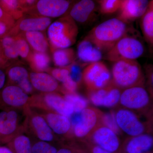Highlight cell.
I'll list each match as a JSON object with an SVG mask.
<instances>
[{
    "instance_id": "32",
    "label": "cell",
    "mask_w": 153,
    "mask_h": 153,
    "mask_svg": "<svg viewBox=\"0 0 153 153\" xmlns=\"http://www.w3.org/2000/svg\"><path fill=\"white\" fill-rule=\"evenodd\" d=\"M101 120L103 126L111 130L117 134L120 133V130L117 125L114 113L110 112L102 114L101 116Z\"/></svg>"
},
{
    "instance_id": "6",
    "label": "cell",
    "mask_w": 153,
    "mask_h": 153,
    "mask_svg": "<svg viewBox=\"0 0 153 153\" xmlns=\"http://www.w3.org/2000/svg\"><path fill=\"white\" fill-rule=\"evenodd\" d=\"M121 94L120 88L111 81L106 87L91 91L89 97L91 102L95 106L111 108L120 101Z\"/></svg>"
},
{
    "instance_id": "13",
    "label": "cell",
    "mask_w": 153,
    "mask_h": 153,
    "mask_svg": "<svg viewBox=\"0 0 153 153\" xmlns=\"http://www.w3.org/2000/svg\"><path fill=\"white\" fill-rule=\"evenodd\" d=\"M81 120L74 127V133L78 137L88 134L96 125L99 118L97 111L93 108H86L81 111Z\"/></svg>"
},
{
    "instance_id": "11",
    "label": "cell",
    "mask_w": 153,
    "mask_h": 153,
    "mask_svg": "<svg viewBox=\"0 0 153 153\" xmlns=\"http://www.w3.org/2000/svg\"><path fill=\"white\" fill-rule=\"evenodd\" d=\"M92 139L98 146L109 152L117 150L119 146L117 134L104 126L100 127L94 131Z\"/></svg>"
},
{
    "instance_id": "39",
    "label": "cell",
    "mask_w": 153,
    "mask_h": 153,
    "mask_svg": "<svg viewBox=\"0 0 153 153\" xmlns=\"http://www.w3.org/2000/svg\"><path fill=\"white\" fill-rule=\"evenodd\" d=\"M19 87L26 94L30 93L33 91V85L29 79L19 83Z\"/></svg>"
},
{
    "instance_id": "44",
    "label": "cell",
    "mask_w": 153,
    "mask_h": 153,
    "mask_svg": "<svg viewBox=\"0 0 153 153\" xmlns=\"http://www.w3.org/2000/svg\"><path fill=\"white\" fill-rule=\"evenodd\" d=\"M0 153H14L9 148L5 147H0Z\"/></svg>"
},
{
    "instance_id": "1",
    "label": "cell",
    "mask_w": 153,
    "mask_h": 153,
    "mask_svg": "<svg viewBox=\"0 0 153 153\" xmlns=\"http://www.w3.org/2000/svg\"><path fill=\"white\" fill-rule=\"evenodd\" d=\"M131 28L117 18L107 20L94 27L86 37L102 52H107L126 35Z\"/></svg>"
},
{
    "instance_id": "14",
    "label": "cell",
    "mask_w": 153,
    "mask_h": 153,
    "mask_svg": "<svg viewBox=\"0 0 153 153\" xmlns=\"http://www.w3.org/2000/svg\"><path fill=\"white\" fill-rule=\"evenodd\" d=\"M95 3L91 0H82L76 3L70 11L69 16L75 22H86L93 15Z\"/></svg>"
},
{
    "instance_id": "43",
    "label": "cell",
    "mask_w": 153,
    "mask_h": 153,
    "mask_svg": "<svg viewBox=\"0 0 153 153\" xmlns=\"http://www.w3.org/2000/svg\"><path fill=\"white\" fill-rule=\"evenodd\" d=\"M93 152V153H110L109 152L100 147L98 146L94 148Z\"/></svg>"
},
{
    "instance_id": "35",
    "label": "cell",
    "mask_w": 153,
    "mask_h": 153,
    "mask_svg": "<svg viewBox=\"0 0 153 153\" xmlns=\"http://www.w3.org/2000/svg\"><path fill=\"white\" fill-rule=\"evenodd\" d=\"M69 71V76L72 80L77 84L81 82L82 78V71L81 66L75 62H73L69 66H66Z\"/></svg>"
},
{
    "instance_id": "47",
    "label": "cell",
    "mask_w": 153,
    "mask_h": 153,
    "mask_svg": "<svg viewBox=\"0 0 153 153\" xmlns=\"http://www.w3.org/2000/svg\"><path fill=\"white\" fill-rule=\"evenodd\" d=\"M0 60H1V58H0Z\"/></svg>"
},
{
    "instance_id": "21",
    "label": "cell",
    "mask_w": 153,
    "mask_h": 153,
    "mask_svg": "<svg viewBox=\"0 0 153 153\" xmlns=\"http://www.w3.org/2000/svg\"><path fill=\"white\" fill-rule=\"evenodd\" d=\"M47 120L51 129L59 134L66 133L71 127L69 118L59 114H49L47 115Z\"/></svg>"
},
{
    "instance_id": "40",
    "label": "cell",
    "mask_w": 153,
    "mask_h": 153,
    "mask_svg": "<svg viewBox=\"0 0 153 153\" xmlns=\"http://www.w3.org/2000/svg\"><path fill=\"white\" fill-rule=\"evenodd\" d=\"M71 125L74 126L79 123L81 119V114L80 112H74L69 117Z\"/></svg>"
},
{
    "instance_id": "37",
    "label": "cell",
    "mask_w": 153,
    "mask_h": 153,
    "mask_svg": "<svg viewBox=\"0 0 153 153\" xmlns=\"http://www.w3.org/2000/svg\"><path fill=\"white\" fill-rule=\"evenodd\" d=\"M52 75L55 79L63 82L69 75V71L66 67L54 68Z\"/></svg>"
},
{
    "instance_id": "36",
    "label": "cell",
    "mask_w": 153,
    "mask_h": 153,
    "mask_svg": "<svg viewBox=\"0 0 153 153\" xmlns=\"http://www.w3.org/2000/svg\"><path fill=\"white\" fill-rule=\"evenodd\" d=\"M57 150L47 142L36 143L32 146L33 153H57Z\"/></svg>"
},
{
    "instance_id": "45",
    "label": "cell",
    "mask_w": 153,
    "mask_h": 153,
    "mask_svg": "<svg viewBox=\"0 0 153 153\" xmlns=\"http://www.w3.org/2000/svg\"><path fill=\"white\" fill-rule=\"evenodd\" d=\"M57 153H72V152L68 149H62L57 151Z\"/></svg>"
},
{
    "instance_id": "46",
    "label": "cell",
    "mask_w": 153,
    "mask_h": 153,
    "mask_svg": "<svg viewBox=\"0 0 153 153\" xmlns=\"http://www.w3.org/2000/svg\"><path fill=\"white\" fill-rule=\"evenodd\" d=\"M5 17L4 13V11H3V9L0 6V21H2V22H4V21L2 20L3 18Z\"/></svg>"
},
{
    "instance_id": "41",
    "label": "cell",
    "mask_w": 153,
    "mask_h": 153,
    "mask_svg": "<svg viewBox=\"0 0 153 153\" xmlns=\"http://www.w3.org/2000/svg\"><path fill=\"white\" fill-rule=\"evenodd\" d=\"M8 29L7 24L4 22L0 21V36L4 35Z\"/></svg>"
},
{
    "instance_id": "15",
    "label": "cell",
    "mask_w": 153,
    "mask_h": 153,
    "mask_svg": "<svg viewBox=\"0 0 153 153\" xmlns=\"http://www.w3.org/2000/svg\"><path fill=\"white\" fill-rule=\"evenodd\" d=\"M30 82L37 90L51 92L58 87L57 81L52 75L43 72H32L30 74Z\"/></svg>"
},
{
    "instance_id": "25",
    "label": "cell",
    "mask_w": 153,
    "mask_h": 153,
    "mask_svg": "<svg viewBox=\"0 0 153 153\" xmlns=\"http://www.w3.org/2000/svg\"><path fill=\"white\" fill-rule=\"evenodd\" d=\"M32 123L38 137L42 141L50 142L53 139L52 130L47 122L41 117H34Z\"/></svg>"
},
{
    "instance_id": "18",
    "label": "cell",
    "mask_w": 153,
    "mask_h": 153,
    "mask_svg": "<svg viewBox=\"0 0 153 153\" xmlns=\"http://www.w3.org/2000/svg\"><path fill=\"white\" fill-rule=\"evenodd\" d=\"M52 23L50 18L45 17L27 18L21 20L18 25L19 30L26 33L41 32L49 27Z\"/></svg>"
},
{
    "instance_id": "26",
    "label": "cell",
    "mask_w": 153,
    "mask_h": 153,
    "mask_svg": "<svg viewBox=\"0 0 153 153\" xmlns=\"http://www.w3.org/2000/svg\"><path fill=\"white\" fill-rule=\"evenodd\" d=\"M32 66L38 71H43L48 68L50 59L46 53L35 52L30 57Z\"/></svg>"
},
{
    "instance_id": "29",
    "label": "cell",
    "mask_w": 153,
    "mask_h": 153,
    "mask_svg": "<svg viewBox=\"0 0 153 153\" xmlns=\"http://www.w3.org/2000/svg\"><path fill=\"white\" fill-rule=\"evenodd\" d=\"M14 153H33L32 146L28 137L20 136L14 142Z\"/></svg>"
},
{
    "instance_id": "33",
    "label": "cell",
    "mask_w": 153,
    "mask_h": 153,
    "mask_svg": "<svg viewBox=\"0 0 153 153\" xmlns=\"http://www.w3.org/2000/svg\"><path fill=\"white\" fill-rule=\"evenodd\" d=\"M18 54L23 58L28 57L30 53V45L23 36H18L14 37Z\"/></svg>"
},
{
    "instance_id": "23",
    "label": "cell",
    "mask_w": 153,
    "mask_h": 153,
    "mask_svg": "<svg viewBox=\"0 0 153 153\" xmlns=\"http://www.w3.org/2000/svg\"><path fill=\"white\" fill-rule=\"evenodd\" d=\"M18 114L13 111L0 113V134L9 135L16 128Z\"/></svg>"
},
{
    "instance_id": "16",
    "label": "cell",
    "mask_w": 153,
    "mask_h": 153,
    "mask_svg": "<svg viewBox=\"0 0 153 153\" xmlns=\"http://www.w3.org/2000/svg\"><path fill=\"white\" fill-rule=\"evenodd\" d=\"M2 97L6 104L13 106L24 105L27 101L29 97L19 86L10 85L3 90Z\"/></svg>"
},
{
    "instance_id": "30",
    "label": "cell",
    "mask_w": 153,
    "mask_h": 153,
    "mask_svg": "<svg viewBox=\"0 0 153 153\" xmlns=\"http://www.w3.org/2000/svg\"><path fill=\"white\" fill-rule=\"evenodd\" d=\"M121 0H101L98 1L100 10L102 14L113 13L120 7Z\"/></svg>"
},
{
    "instance_id": "34",
    "label": "cell",
    "mask_w": 153,
    "mask_h": 153,
    "mask_svg": "<svg viewBox=\"0 0 153 153\" xmlns=\"http://www.w3.org/2000/svg\"><path fill=\"white\" fill-rule=\"evenodd\" d=\"M1 3L5 10L7 11L8 12L10 13L15 17L19 18L22 15V11L19 10L21 7L19 1L4 0L1 1Z\"/></svg>"
},
{
    "instance_id": "24",
    "label": "cell",
    "mask_w": 153,
    "mask_h": 153,
    "mask_svg": "<svg viewBox=\"0 0 153 153\" xmlns=\"http://www.w3.org/2000/svg\"><path fill=\"white\" fill-rule=\"evenodd\" d=\"M75 56L74 50L68 48L54 49L52 57L55 66L63 68L74 62Z\"/></svg>"
},
{
    "instance_id": "12",
    "label": "cell",
    "mask_w": 153,
    "mask_h": 153,
    "mask_svg": "<svg viewBox=\"0 0 153 153\" xmlns=\"http://www.w3.org/2000/svg\"><path fill=\"white\" fill-rule=\"evenodd\" d=\"M77 56L83 64L99 62L102 59V52L85 37L77 46Z\"/></svg>"
},
{
    "instance_id": "31",
    "label": "cell",
    "mask_w": 153,
    "mask_h": 153,
    "mask_svg": "<svg viewBox=\"0 0 153 153\" xmlns=\"http://www.w3.org/2000/svg\"><path fill=\"white\" fill-rule=\"evenodd\" d=\"M9 77L11 80L17 83H20L29 79V74L26 68L22 66H14L10 69L8 72Z\"/></svg>"
},
{
    "instance_id": "3",
    "label": "cell",
    "mask_w": 153,
    "mask_h": 153,
    "mask_svg": "<svg viewBox=\"0 0 153 153\" xmlns=\"http://www.w3.org/2000/svg\"><path fill=\"white\" fill-rule=\"evenodd\" d=\"M112 68L113 83L119 88L142 86L144 81L141 66L136 60L114 62Z\"/></svg>"
},
{
    "instance_id": "7",
    "label": "cell",
    "mask_w": 153,
    "mask_h": 153,
    "mask_svg": "<svg viewBox=\"0 0 153 153\" xmlns=\"http://www.w3.org/2000/svg\"><path fill=\"white\" fill-rule=\"evenodd\" d=\"M149 95L142 86H136L125 89L121 94L120 102L122 105L130 109H141L149 102Z\"/></svg>"
},
{
    "instance_id": "38",
    "label": "cell",
    "mask_w": 153,
    "mask_h": 153,
    "mask_svg": "<svg viewBox=\"0 0 153 153\" xmlns=\"http://www.w3.org/2000/svg\"><path fill=\"white\" fill-rule=\"evenodd\" d=\"M62 83L65 89L68 91L69 93H75L77 89L78 84L72 80L69 75Z\"/></svg>"
},
{
    "instance_id": "20",
    "label": "cell",
    "mask_w": 153,
    "mask_h": 153,
    "mask_svg": "<svg viewBox=\"0 0 153 153\" xmlns=\"http://www.w3.org/2000/svg\"><path fill=\"white\" fill-rule=\"evenodd\" d=\"M140 27L145 40L153 46V1H150L145 13L141 17Z\"/></svg>"
},
{
    "instance_id": "27",
    "label": "cell",
    "mask_w": 153,
    "mask_h": 153,
    "mask_svg": "<svg viewBox=\"0 0 153 153\" xmlns=\"http://www.w3.org/2000/svg\"><path fill=\"white\" fill-rule=\"evenodd\" d=\"M64 98L72 105L74 112H81L88 105V100L86 98L75 93L67 94Z\"/></svg>"
},
{
    "instance_id": "2",
    "label": "cell",
    "mask_w": 153,
    "mask_h": 153,
    "mask_svg": "<svg viewBox=\"0 0 153 153\" xmlns=\"http://www.w3.org/2000/svg\"><path fill=\"white\" fill-rule=\"evenodd\" d=\"M78 34L76 22L69 15L51 23L47 31L49 42L54 49L69 48L76 42Z\"/></svg>"
},
{
    "instance_id": "4",
    "label": "cell",
    "mask_w": 153,
    "mask_h": 153,
    "mask_svg": "<svg viewBox=\"0 0 153 153\" xmlns=\"http://www.w3.org/2000/svg\"><path fill=\"white\" fill-rule=\"evenodd\" d=\"M129 33L107 52L105 56L107 60L114 62L121 60H136L144 54L145 48L142 42Z\"/></svg>"
},
{
    "instance_id": "19",
    "label": "cell",
    "mask_w": 153,
    "mask_h": 153,
    "mask_svg": "<svg viewBox=\"0 0 153 153\" xmlns=\"http://www.w3.org/2000/svg\"><path fill=\"white\" fill-rule=\"evenodd\" d=\"M152 137L142 134L134 137L128 143L126 150L128 153H143L149 150L152 147Z\"/></svg>"
},
{
    "instance_id": "9",
    "label": "cell",
    "mask_w": 153,
    "mask_h": 153,
    "mask_svg": "<svg viewBox=\"0 0 153 153\" xmlns=\"http://www.w3.org/2000/svg\"><path fill=\"white\" fill-rule=\"evenodd\" d=\"M116 120L120 129L126 134L135 137L143 133L145 127L133 112L125 109L120 110L115 114Z\"/></svg>"
},
{
    "instance_id": "42",
    "label": "cell",
    "mask_w": 153,
    "mask_h": 153,
    "mask_svg": "<svg viewBox=\"0 0 153 153\" xmlns=\"http://www.w3.org/2000/svg\"><path fill=\"white\" fill-rule=\"evenodd\" d=\"M5 75L4 73L0 69V89L3 88L5 82Z\"/></svg>"
},
{
    "instance_id": "8",
    "label": "cell",
    "mask_w": 153,
    "mask_h": 153,
    "mask_svg": "<svg viewBox=\"0 0 153 153\" xmlns=\"http://www.w3.org/2000/svg\"><path fill=\"white\" fill-rule=\"evenodd\" d=\"M149 2L147 0H121L116 18L126 24L133 22L142 16Z\"/></svg>"
},
{
    "instance_id": "22",
    "label": "cell",
    "mask_w": 153,
    "mask_h": 153,
    "mask_svg": "<svg viewBox=\"0 0 153 153\" xmlns=\"http://www.w3.org/2000/svg\"><path fill=\"white\" fill-rule=\"evenodd\" d=\"M23 37L29 45L36 52L46 53L48 49L49 44L43 33L41 32H26Z\"/></svg>"
},
{
    "instance_id": "17",
    "label": "cell",
    "mask_w": 153,
    "mask_h": 153,
    "mask_svg": "<svg viewBox=\"0 0 153 153\" xmlns=\"http://www.w3.org/2000/svg\"><path fill=\"white\" fill-rule=\"evenodd\" d=\"M45 101L48 106L59 114L69 118L74 112L73 107L64 97L55 94L49 93L45 96Z\"/></svg>"
},
{
    "instance_id": "5",
    "label": "cell",
    "mask_w": 153,
    "mask_h": 153,
    "mask_svg": "<svg viewBox=\"0 0 153 153\" xmlns=\"http://www.w3.org/2000/svg\"><path fill=\"white\" fill-rule=\"evenodd\" d=\"M82 80L90 91L106 87L111 82L109 69L101 61L87 65L82 71Z\"/></svg>"
},
{
    "instance_id": "10",
    "label": "cell",
    "mask_w": 153,
    "mask_h": 153,
    "mask_svg": "<svg viewBox=\"0 0 153 153\" xmlns=\"http://www.w3.org/2000/svg\"><path fill=\"white\" fill-rule=\"evenodd\" d=\"M70 6L65 0H40L36 4L38 13L47 18H57L64 15Z\"/></svg>"
},
{
    "instance_id": "28",
    "label": "cell",
    "mask_w": 153,
    "mask_h": 153,
    "mask_svg": "<svg viewBox=\"0 0 153 153\" xmlns=\"http://www.w3.org/2000/svg\"><path fill=\"white\" fill-rule=\"evenodd\" d=\"M1 46L5 55L9 59H16L19 56L14 37L5 36L2 39Z\"/></svg>"
}]
</instances>
